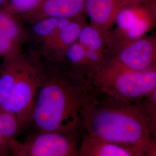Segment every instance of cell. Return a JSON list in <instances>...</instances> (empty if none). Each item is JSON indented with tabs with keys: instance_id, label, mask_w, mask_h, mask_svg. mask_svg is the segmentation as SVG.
<instances>
[{
	"instance_id": "obj_1",
	"label": "cell",
	"mask_w": 156,
	"mask_h": 156,
	"mask_svg": "<svg viewBox=\"0 0 156 156\" xmlns=\"http://www.w3.org/2000/svg\"><path fill=\"white\" fill-rule=\"evenodd\" d=\"M46 65L25 131L82 135L83 112L97 100L90 80L61 65Z\"/></svg>"
},
{
	"instance_id": "obj_2",
	"label": "cell",
	"mask_w": 156,
	"mask_h": 156,
	"mask_svg": "<svg viewBox=\"0 0 156 156\" xmlns=\"http://www.w3.org/2000/svg\"><path fill=\"white\" fill-rule=\"evenodd\" d=\"M82 124L83 133L138 148L146 156H156V140L141 99L123 102L97 98L84 110Z\"/></svg>"
},
{
	"instance_id": "obj_3",
	"label": "cell",
	"mask_w": 156,
	"mask_h": 156,
	"mask_svg": "<svg viewBox=\"0 0 156 156\" xmlns=\"http://www.w3.org/2000/svg\"><path fill=\"white\" fill-rule=\"evenodd\" d=\"M46 70V65L30 50L21 49L0 62V106L16 116L23 131Z\"/></svg>"
},
{
	"instance_id": "obj_4",
	"label": "cell",
	"mask_w": 156,
	"mask_h": 156,
	"mask_svg": "<svg viewBox=\"0 0 156 156\" xmlns=\"http://www.w3.org/2000/svg\"><path fill=\"white\" fill-rule=\"evenodd\" d=\"M90 82L98 99L131 102L156 89V67L136 71L107 60L93 73Z\"/></svg>"
},
{
	"instance_id": "obj_5",
	"label": "cell",
	"mask_w": 156,
	"mask_h": 156,
	"mask_svg": "<svg viewBox=\"0 0 156 156\" xmlns=\"http://www.w3.org/2000/svg\"><path fill=\"white\" fill-rule=\"evenodd\" d=\"M78 134L59 132L28 133L22 141L11 140L9 155L13 156H78Z\"/></svg>"
},
{
	"instance_id": "obj_6",
	"label": "cell",
	"mask_w": 156,
	"mask_h": 156,
	"mask_svg": "<svg viewBox=\"0 0 156 156\" xmlns=\"http://www.w3.org/2000/svg\"><path fill=\"white\" fill-rule=\"evenodd\" d=\"M108 60L136 70L145 71L156 67V38L147 36L133 40L106 37Z\"/></svg>"
},
{
	"instance_id": "obj_7",
	"label": "cell",
	"mask_w": 156,
	"mask_h": 156,
	"mask_svg": "<svg viewBox=\"0 0 156 156\" xmlns=\"http://www.w3.org/2000/svg\"><path fill=\"white\" fill-rule=\"evenodd\" d=\"M156 11L144 2L123 6L117 12L113 28L108 34L122 40L138 39L147 35L156 25Z\"/></svg>"
},
{
	"instance_id": "obj_8",
	"label": "cell",
	"mask_w": 156,
	"mask_h": 156,
	"mask_svg": "<svg viewBox=\"0 0 156 156\" xmlns=\"http://www.w3.org/2000/svg\"><path fill=\"white\" fill-rule=\"evenodd\" d=\"M85 24L83 17L72 20L36 55L45 64L50 66L60 64L68 48L77 41L79 33Z\"/></svg>"
},
{
	"instance_id": "obj_9",
	"label": "cell",
	"mask_w": 156,
	"mask_h": 156,
	"mask_svg": "<svg viewBox=\"0 0 156 156\" xmlns=\"http://www.w3.org/2000/svg\"><path fill=\"white\" fill-rule=\"evenodd\" d=\"M138 2L147 4L146 0H85V14L90 24L106 35L113 28L118 11L123 6Z\"/></svg>"
},
{
	"instance_id": "obj_10",
	"label": "cell",
	"mask_w": 156,
	"mask_h": 156,
	"mask_svg": "<svg viewBox=\"0 0 156 156\" xmlns=\"http://www.w3.org/2000/svg\"><path fill=\"white\" fill-rule=\"evenodd\" d=\"M78 156H146L138 148L121 145L83 133Z\"/></svg>"
},
{
	"instance_id": "obj_11",
	"label": "cell",
	"mask_w": 156,
	"mask_h": 156,
	"mask_svg": "<svg viewBox=\"0 0 156 156\" xmlns=\"http://www.w3.org/2000/svg\"><path fill=\"white\" fill-rule=\"evenodd\" d=\"M85 13V0H44L27 17L33 22L44 17L76 19Z\"/></svg>"
},
{
	"instance_id": "obj_12",
	"label": "cell",
	"mask_w": 156,
	"mask_h": 156,
	"mask_svg": "<svg viewBox=\"0 0 156 156\" xmlns=\"http://www.w3.org/2000/svg\"><path fill=\"white\" fill-rule=\"evenodd\" d=\"M106 36L98 29L87 23L78 36L77 41L85 49L93 73L108 59Z\"/></svg>"
},
{
	"instance_id": "obj_13",
	"label": "cell",
	"mask_w": 156,
	"mask_h": 156,
	"mask_svg": "<svg viewBox=\"0 0 156 156\" xmlns=\"http://www.w3.org/2000/svg\"><path fill=\"white\" fill-rule=\"evenodd\" d=\"M71 20L66 19L44 17L31 22L30 32L27 33V39H31L33 45L30 50L35 55L37 54Z\"/></svg>"
},
{
	"instance_id": "obj_14",
	"label": "cell",
	"mask_w": 156,
	"mask_h": 156,
	"mask_svg": "<svg viewBox=\"0 0 156 156\" xmlns=\"http://www.w3.org/2000/svg\"><path fill=\"white\" fill-rule=\"evenodd\" d=\"M58 65L90 80L93 69L90 64L84 48L78 41L68 48L62 62Z\"/></svg>"
},
{
	"instance_id": "obj_15",
	"label": "cell",
	"mask_w": 156,
	"mask_h": 156,
	"mask_svg": "<svg viewBox=\"0 0 156 156\" xmlns=\"http://www.w3.org/2000/svg\"><path fill=\"white\" fill-rule=\"evenodd\" d=\"M0 35L22 47L27 40V33L9 15L0 13Z\"/></svg>"
},
{
	"instance_id": "obj_16",
	"label": "cell",
	"mask_w": 156,
	"mask_h": 156,
	"mask_svg": "<svg viewBox=\"0 0 156 156\" xmlns=\"http://www.w3.org/2000/svg\"><path fill=\"white\" fill-rule=\"evenodd\" d=\"M23 131L16 116L0 106V135L11 141Z\"/></svg>"
},
{
	"instance_id": "obj_17",
	"label": "cell",
	"mask_w": 156,
	"mask_h": 156,
	"mask_svg": "<svg viewBox=\"0 0 156 156\" xmlns=\"http://www.w3.org/2000/svg\"><path fill=\"white\" fill-rule=\"evenodd\" d=\"M141 102L151 133L156 140V89L141 98Z\"/></svg>"
},
{
	"instance_id": "obj_18",
	"label": "cell",
	"mask_w": 156,
	"mask_h": 156,
	"mask_svg": "<svg viewBox=\"0 0 156 156\" xmlns=\"http://www.w3.org/2000/svg\"><path fill=\"white\" fill-rule=\"evenodd\" d=\"M43 1L44 0H11L10 4L14 11L28 14L38 8Z\"/></svg>"
},
{
	"instance_id": "obj_19",
	"label": "cell",
	"mask_w": 156,
	"mask_h": 156,
	"mask_svg": "<svg viewBox=\"0 0 156 156\" xmlns=\"http://www.w3.org/2000/svg\"><path fill=\"white\" fill-rule=\"evenodd\" d=\"M146 2L152 9L156 11V0H146Z\"/></svg>"
},
{
	"instance_id": "obj_20",
	"label": "cell",
	"mask_w": 156,
	"mask_h": 156,
	"mask_svg": "<svg viewBox=\"0 0 156 156\" xmlns=\"http://www.w3.org/2000/svg\"><path fill=\"white\" fill-rule=\"evenodd\" d=\"M4 1V0H0V6L3 4Z\"/></svg>"
},
{
	"instance_id": "obj_21",
	"label": "cell",
	"mask_w": 156,
	"mask_h": 156,
	"mask_svg": "<svg viewBox=\"0 0 156 156\" xmlns=\"http://www.w3.org/2000/svg\"></svg>"
}]
</instances>
